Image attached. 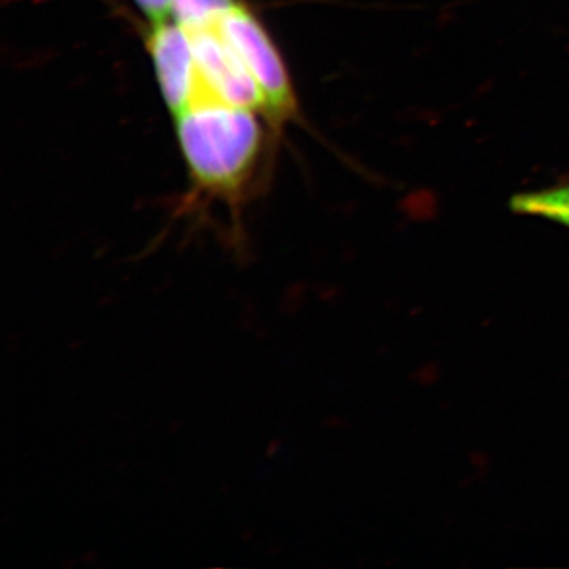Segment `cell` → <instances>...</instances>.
Here are the masks:
<instances>
[{"instance_id":"1","label":"cell","mask_w":569,"mask_h":569,"mask_svg":"<svg viewBox=\"0 0 569 569\" xmlns=\"http://www.w3.org/2000/svg\"><path fill=\"white\" fill-rule=\"evenodd\" d=\"M257 110L198 100L174 116L179 146L198 189L238 200L263 148Z\"/></svg>"},{"instance_id":"2","label":"cell","mask_w":569,"mask_h":569,"mask_svg":"<svg viewBox=\"0 0 569 569\" xmlns=\"http://www.w3.org/2000/svg\"><path fill=\"white\" fill-rule=\"evenodd\" d=\"M230 43L263 99V112L279 126L298 112L293 82L271 36L252 11L236 2L217 24Z\"/></svg>"},{"instance_id":"3","label":"cell","mask_w":569,"mask_h":569,"mask_svg":"<svg viewBox=\"0 0 569 569\" xmlns=\"http://www.w3.org/2000/svg\"><path fill=\"white\" fill-rule=\"evenodd\" d=\"M189 32L198 71V100H219L234 107L263 111V99L244 63L217 26Z\"/></svg>"},{"instance_id":"4","label":"cell","mask_w":569,"mask_h":569,"mask_svg":"<svg viewBox=\"0 0 569 569\" xmlns=\"http://www.w3.org/2000/svg\"><path fill=\"white\" fill-rule=\"evenodd\" d=\"M148 48L167 107L173 116L189 108L198 93V71L189 32L173 18L151 22Z\"/></svg>"},{"instance_id":"5","label":"cell","mask_w":569,"mask_h":569,"mask_svg":"<svg viewBox=\"0 0 569 569\" xmlns=\"http://www.w3.org/2000/svg\"><path fill=\"white\" fill-rule=\"evenodd\" d=\"M509 208L519 216L538 217L569 228V182L533 192L516 193Z\"/></svg>"},{"instance_id":"6","label":"cell","mask_w":569,"mask_h":569,"mask_svg":"<svg viewBox=\"0 0 569 569\" xmlns=\"http://www.w3.org/2000/svg\"><path fill=\"white\" fill-rule=\"evenodd\" d=\"M238 0H173L171 18L186 31L213 28Z\"/></svg>"},{"instance_id":"7","label":"cell","mask_w":569,"mask_h":569,"mask_svg":"<svg viewBox=\"0 0 569 569\" xmlns=\"http://www.w3.org/2000/svg\"><path fill=\"white\" fill-rule=\"evenodd\" d=\"M138 9L146 14L149 21H162L171 18L173 0H133Z\"/></svg>"}]
</instances>
